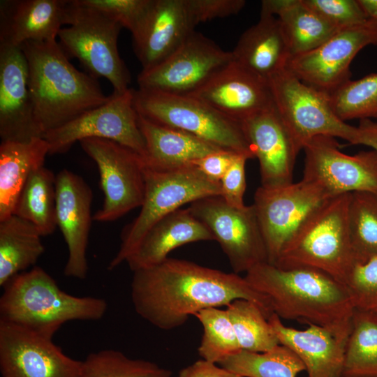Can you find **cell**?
<instances>
[{
	"instance_id": "1f68e13d",
	"label": "cell",
	"mask_w": 377,
	"mask_h": 377,
	"mask_svg": "<svg viewBox=\"0 0 377 377\" xmlns=\"http://www.w3.org/2000/svg\"><path fill=\"white\" fill-rule=\"evenodd\" d=\"M342 377H377V313L354 309Z\"/></svg>"
},
{
	"instance_id": "7bdbcfd3",
	"label": "cell",
	"mask_w": 377,
	"mask_h": 377,
	"mask_svg": "<svg viewBox=\"0 0 377 377\" xmlns=\"http://www.w3.org/2000/svg\"><path fill=\"white\" fill-rule=\"evenodd\" d=\"M251 157L239 154L220 181L221 197L229 205L243 208L244 195L246 190L245 166Z\"/></svg>"
},
{
	"instance_id": "7c38bea8",
	"label": "cell",
	"mask_w": 377,
	"mask_h": 377,
	"mask_svg": "<svg viewBox=\"0 0 377 377\" xmlns=\"http://www.w3.org/2000/svg\"><path fill=\"white\" fill-rule=\"evenodd\" d=\"M188 208L219 243L234 273H246L267 263V248L253 204L236 208L221 196H212L193 202Z\"/></svg>"
},
{
	"instance_id": "ffe728a7",
	"label": "cell",
	"mask_w": 377,
	"mask_h": 377,
	"mask_svg": "<svg viewBox=\"0 0 377 377\" xmlns=\"http://www.w3.org/2000/svg\"><path fill=\"white\" fill-rule=\"evenodd\" d=\"M43 137L28 87V65L20 47L0 44V138L28 142Z\"/></svg>"
},
{
	"instance_id": "7a4b0ae2",
	"label": "cell",
	"mask_w": 377,
	"mask_h": 377,
	"mask_svg": "<svg viewBox=\"0 0 377 377\" xmlns=\"http://www.w3.org/2000/svg\"><path fill=\"white\" fill-rule=\"evenodd\" d=\"M281 319L296 320L350 334L354 305L346 284L309 267L281 268L263 263L245 275Z\"/></svg>"
},
{
	"instance_id": "7402d4cb",
	"label": "cell",
	"mask_w": 377,
	"mask_h": 377,
	"mask_svg": "<svg viewBox=\"0 0 377 377\" xmlns=\"http://www.w3.org/2000/svg\"><path fill=\"white\" fill-rule=\"evenodd\" d=\"M194 29L185 0H153L141 31L133 39L142 70H148L167 59Z\"/></svg>"
},
{
	"instance_id": "9a60e30c",
	"label": "cell",
	"mask_w": 377,
	"mask_h": 377,
	"mask_svg": "<svg viewBox=\"0 0 377 377\" xmlns=\"http://www.w3.org/2000/svg\"><path fill=\"white\" fill-rule=\"evenodd\" d=\"M232 59V52L223 50L194 31L167 59L148 70H142L137 82L140 89L189 95Z\"/></svg>"
},
{
	"instance_id": "d6a6232c",
	"label": "cell",
	"mask_w": 377,
	"mask_h": 377,
	"mask_svg": "<svg viewBox=\"0 0 377 377\" xmlns=\"http://www.w3.org/2000/svg\"><path fill=\"white\" fill-rule=\"evenodd\" d=\"M219 364L242 377H297L305 371L300 359L281 344L265 353L242 350Z\"/></svg>"
},
{
	"instance_id": "ee69618b",
	"label": "cell",
	"mask_w": 377,
	"mask_h": 377,
	"mask_svg": "<svg viewBox=\"0 0 377 377\" xmlns=\"http://www.w3.org/2000/svg\"><path fill=\"white\" fill-rule=\"evenodd\" d=\"M238 153L220 149L192 163L209 179L220 182Z\"/></svg>"
},
{
	"instance_id": "d590c367",
	"label": "cell",
	"mask_w": 377,
	"mask_h": 377,
	"mask_svg": "<svg viewBox=\"0 0 377 377\" xmlns=\"http://www.w3.org/2000/svg\"><path fill=\"white\" fill-rule=\"evenodd\" d=\"M172 371L145 360L133 359L119 350L103 349L82 361L79 377H171Z\"/></svg>"
},
{
	"instance_id": "6da1fadb",
	"label": "cell",
	"mask_w": 377,
	"mask_h": 377,
	"mask_svg": "<svg viewBox=\"0 0 377 377\" xmlns=\"http://www.w3.org/2000/svg\"><path fill=\"white\" fill-rule=\"evenodd\" d=\"M133 272L134 309L160 330L177 328L202 309L227 306L238 299L256 303L267 318L273 313L268 299L234 272L171 258Z\"/></svg>"
},
{
	"instance_id": "e575fe53",
	"label": "cell",
	"mask_w": 377,
	"mask_h": 377,
	"mask_svg": "<svg viewBox=\"0 0 377 377\" xmlns=\"http://www.w3.org/2000/svg\"><path fill=\"white\" fill-rule=\"evenodd\" d=\"M348 226L355 262L377 256V194L350 193Z\"/></svg>"
},
{
	"instance_id": "30bf717a",
	"label": "cell",
	"mask_w": 377,
	"mask_h": 377,
	"mask_svg": "<svg viewBox=\"0 0 377 377\" xmlns=\"http://www.w3.org/2000/svg\"><path fill=\"white\" fill-rule=\"evenodd\" d=\"M79 142L97 165L103 193L93 220L111 222L141 207L145 191L142 156L110 140L90 138Z\"/></svg>"
},
{
	"instance_id": "bcb514c9",
	"label": "cell",
	"mask_w": 377,
	"mask_h": 377,
	"mask_svg": "<svg viewBox=\"0 0 377 377\" xmlns=\"http://www.w3.org/2000/svg\"><path fill=\"white\" fill-rule=\"evenodd\" d=\"M358 145L371 147L377 152V121L373 119H361L357 126Z\"/></svg>"
},
{
	"instance_id": "4dcf8cb0",
	"label": "cell",
	"mask_w": 377,
	"mask_h": 377,
	"mask_svg": "<svg viewBox=\"0 0 377 377\" xmlns=\"http://www.w3.org/2000/svg\"><path fill=\"white\" fill-rule=\"evenodd\" d=\"M13 214L25 219L41 235L52 234L56 228V176L42 166L29 177L17 199Z\"/></svg>"
},
{
	"instance_id": "9c48e42d",
	"label": "cell",
	"mask_w": 377,
	"mask_h": 377,
	"mask_svg": "<svg viewBox=\"0 0 377 377\" xmlns=\"http://www.w3.org/2000/svg\"><path fill=\"white\" fill-rule=\"evenodd\" d=\"M274 108L299 151L313 138H340L358 145V129L335 114L329 95L287 68L268 81Z\"/></svg>"
},
{
	"instance_id": "f35d334b",
	"label": "cell",
	"mask_w": 377,
	"mask_h": 377,
	"mask_svg": "<svg viewBox=\"0 0 377 377\" xmlns=\"http://www.w3.org/2000/svg\"><path fill=\"white\" fill-rule=\"evenodd\" d=\"M345 284L355 309L377 313V256L355 262Z\"/></svg>"
},
{
	"instance_id": "44dd1931",
	"label": "cell",
	"mask_w": 377,
	"mask_h": 377,
	"mask_svg": "<svg viewBox=\"0 0 377 377\" xmlns=\"http://www.w3.org/2000/svg\"><path fill=\"white\" fill-rule=\"evenodd\" d=\"M241 124L259 162L261 186L270 187L292 183L300 151L275 108L259 112Z\"/></svg>"
},
{
	"instance_id": "f546056e",
	"label": "cell",
	"mask_w": 377,
	"mask_h": 377,
	"mask_svg": "<svg viewBox=\"0 0 377 377\" xmlns=\"http://www.w3.org/2000/svg\"><path fill=\"white\" fill-rule=\"evenodd\" d=\"M42 235L15 214L0 221V286L36 264L45 251Z\"/></svg>"
},
{
	"instance_id": "83f0119b",
	"label": "cell",
	"mask_w": 377,
	"mask_h": 377,
	"mask_svg": "<svg viewBox=\"0 0 377 377\" xmlns=\"http://www.w3.org/2000/svg\"><path fill=\"white\" fill-rule=\"evenodd\" d=\"M50 146L43 137L28 142L1 141L0 145V221L13 214L19 195L30 175L44 166Z\"/></svg>"
},
{
	"instance_id": "60d3db41",
	"label": "cell",
	"mask_w": 377,
	"mask_h": 377,
	"mask_svg": "<svg viewBox=\"0 0 377 377\" xmlns=\"http://www.w3.org/2000/svg\"><path fill=\"white\" fill-rule=\"evenodd\" d=\"M304 2L339 29L362 24L370 19L358 0H304Z\"/></svg>"
},
{
	"instance_id": "2e32d148",
	"label": "cell",
	"mask_w": 377,
	"mask_h": 377,
	"mask_svg": "<svg viewBox=\"0 0 377 377\" xmlns=\"http://www.w3.org/2000/svg\"><path fill=\"white\" fill-rule=\"evenodd\" d=\"M377 45V22L337 31L309 52L292 56L286 68L305 84L330 94L350 80V66L365 47Z\"/></svg>"
},
{
	"instance_id": "5b68a950",
	"label": "cell",
	"mask_w": 377,
	"mask_h": 377,
	"mask_svg": "<svg viewBox=\"0 0 377 377\" xmlns=\"http://www.w3.org/2000/svg\"><path fill=\"white\" fill-rule=\"evenodd\" d=\"M350 193L329 198L302 225L274 265L309 267L345 284L355 263L348 226Z\"/></svg>"
},
{
	"instance_id": "4fadbf2b",
	"label": "cell",
	"mask_w": 377,
	"mask_h": 377,
	"mask_svg": "<svg viewBox=\"0 0 377 377\" xmlns=\"http://www.w3.org/2000/svg\"><path fill=\"white\" fill-rule=\"evenodd\" d=\"M43 138L49 144V154L65 153L76 142L90 138L114 141L137 152L143 158L146 153L132 89L122 94L112 93L106 103L46 133Z\"/></svg>"
},
{
	"instance_id": "e0dca14e",
	"label": "cell",
	"mask_w": 377,
	"mask_h": 377,
	"mask_svg": "<svg viewBox=\"0 0 377 377\" xmlns=\"http://www.w3.org/2000/svg\"><path fill=\"white\" fill-rule=\"evenodd\" d=\"M81 367L52 339L0 320L1 377H79Z\"/></svg>"
},
{
	"instance_id": "4316f807",
	"label": "cell",
	"mask_w": 377,
	"mask_h": 377,
	"mask_svg": "<svg viewBox=\"0 0 377 377\" xmlns=\"http://www.w3.org/2000/svg\"><path fill=\"white\" fill-rule=\"evenodd\" d=\"M138 125L146 146L144 162L151 169L179 168L221 149L191 134L157 124L139 114Z\"/></svg>"
},
{
	"instance_id": "3957f363",
	"label": "cell",
	"mask_w": 377,
	"mask_h": 377,
	"mask_svg": "<svg viewBox=\"0 0 377 377\" xmlns=\"http://www.w3.org/2000/svg\"><path fill=\"white\" fill-rule=\"evenodd\" d=\"M20 47L27 61L34 117L43 136L109 100L96 79L73 66L57 39L27 41Z\"/></svg>"
},
{
	"instance_id": "ac0fdd59",
	"label": "cell",
	"mask_w": 377,
	"mask_h": 377,
	"mask_svg": "<svg viewBox=\"0 0 377 377\" xmlns=\"http://www.w3.org/2000/svg\"><path fill=\"white\" fill-rule=\"evenodd\" d=\"M93 193L79 175L67 169L56 175V216L68 248L66 276L84 279L88 273L87 251L93 216Z\"/></svg>"
},
{
	"instance_id": "7dc6e473",
	"label": "cell",
	"mask_w": 377,
	"mask_h": 377,
	"mask_svg": "<svg viewBox=\"0 0 377 377\" xmlns=\"http://www.w3.org/2000/svg\"><path fill=\"white\" fill-rule=\"evenodd\" d=\"M367 16L377 22V0H358Z\"/></svg>"
},
{
	"instance_id": "484cf974",
	"label": "cell",
	"mask_w": 377,
	"mask_h": 377,
	"mask_svg": "<svg viewBox=\"0 0 377 377\" xmlns=\"http://www.w3.org/2000/svg\"><path fill=\"white\" fill-rule=\"evenodd\" d=\"M211 240L214 237L207 227L188 208H180L152 226L126 263L135 272L160 264L179 246Z\"/></svg>"
},
{
	"instance_id": "52a82bcc",
	"label": "cell",
	"mask_w": 377,
	"mask_h": 377,
	"mask_svg": "<svg viewBox=\"0 0 377 377\" xmlns=\"http://www.w3.org/2000/svg\"><path fill=\"white\" fill-rule=\"evenodd\" d=\"M66 25L57 37L68 58H76L94 78L107 79L113 93L130 89L131 74L117 47L120 24L80 0H68Z\"/></svg>"
},
{
	"instance_id": "277c9868",
	"label": "cell",
	"mask_w": 377,
	"mask_h": 377,
	"mask_svg": "<svg viewBox=\"0 0 377 377\" xmlns=\"http://www.w3.org/2000/svg\"><path fill=\"white\" fill-rule=\"evenodd\" d=\"M0 297V320L52 339L65 323L103 318L106 301L62 290L43 268L34 267L12 278Z\"/></svg>"
},
{
	"instance_id": "ab89813d",
	"label": "cell",
	"mask_w": 377,
	"mask_h": 377,
	"mask_svg": "<svg viewBox=\"0 0 377 377\" xmlns=\"http://www.w3.org/2000/svg\"><path fill=\"white\" fill-rule=\"evenodd\" d=\"M105 14L136 38L147 19L153 0H80Z\"/></svg>"
},
{
	"instance_id": "d4e9b609",
	"label": "cell",
	"mask_w": 377,
	"mask_h": 377,
	"mask_svg": "<svg viewBox=\"0 0 377 377\" xmlns=\"http://www.w3.org/2000/svg\"><path fill=\"white\" fill-rule=\"evenodd\" d=\"M232 54L236 62L267 82L285 70L292 57L279 19L263 14L241 35Z\"/></svg>"
},
{
	"instance_id": "8992f818",
	"label": "cell",
	"mask_w": 377,
	"mask_h": 377,
	"mask_svg": "<svg viewBox=\"0 0 377 377\" xmlns=\"http://www.w3.org/2000/svg\"><path fill=\"white\" fill-rule=\"evenodd\" d=\"M144 177L145 191L140 212L123 229L119 249L108 264V270L126 262L151 227L167 215L185 204L221 196L220 182L209 179L193 164L168 170L145 165Z\"/></svg>"
},
{
	"instance_id": "f6af8a7d",
	"label": "cell",
	"mask_w": 377,
	"mask_h": 377,
	"mask_svg": "<svg viewBox=\"0 0 377 377\" xmlns=\"http://www.w3.org/2000/svg\"><path fill=\"white\" fill-rule=\"evenodd\" d=\"M178 377H242L216 363L199 360L182 369Z\"/></svg>"
},
{
	"instance_id": "f1b7e54d",
	"label": "cell",
	"mask_w": 377,
	"mask_h": 377,
	"mask_svg": "<svg viewBox=\"0 0 377 377\" xmlns=\"http://www.w3.org/2000/svg\"><path fill=\"white\" fill-rule=\"evenodd\" d=\"M260 14L279 19L292 56L316 49L339 30L304 0H263Z\"/></svg>"
},
{
	"instance_id": "8fae6325",
	"label": "cell",
	"mask_w": 377,
	"mask_h": 377,
	"mask_svg": "<svg viewBox=\"0 0 377 377\" xmlns=\"http://www.w3.org/2000/svg\"><path fill=\"white\" fill-rule=\"evenodd\" d=\"M330 198L319 186L303 179L257 188L253 205L265 242L268 263H276L302 225Z\"/></svg>"
},
{
	"instance_id": "8d00e7d4",
	"label": "cell",
	"mask_w": 377,
	"mask_h": 377,
	"mask_svg": "<svg viewBox=\"0 0 377 377\" xmlns=\"http://www.w3.org/2000/svg\"><path fill=\"white\" fill-rule=\"evenodd\" d=\"M194 316L203 329L198 350L202 359L219 364L242 350L226 309L208 308L200 311Z\"/></svg>"
},
{
	"instance_id": "836d02e7",
	"label": "cell",
	"mask_w": 377,
	"mask_h": 377,
	"mask_svg": "<svg viewBox=\"0 0 377 377\" xmlns=\"http://www.w3.org/2000/svg\"><path fill=\"white\" fill-rule=\"evenodd\" d=\"M226 311L241 350L265 353L280 344L268 318L256 303L235 300L227 306Z\"/></svg>"
},
{
	"instance_id": "b9f144b4",
	"label": "cell",
	"mask_w": 377,
	"mask_h": 377,
	"mask_svg": "<svg viewBox=\"0 0 377 377\" xmlns=\"http://www.w3.org/2000/svg\"><path fill=\"white\" fill-rule=\"evenodd\" d=\"M194 27L201 22L238 14L244 7V0H185Z\"/></svg>"
},
{
	"instance_id": "cb8c5ba5",
	"label": "cell",
	"mask_w": 377,
	"mask_h": 377,
	"mask_svg": "<svg viewBox=\"0 0 377 377\" xmlns=\"http://www.w3.org/2000/svg\"><path fill=\"white\" fill-rule=\"evenodd\" d=\"M68 0H1L0 44L56 40L66 25Z\"/></svg>"
},
{
	"instance_id": "ba28073f",
	"label": "cell",
	"mask_w": 377,
	"mask_h": 377,
	"mask_svg": "<svg viewBox=\"0 0 377 377\" xmlns=\"http://www.w3.org/2000/svg\"><path fill=\"white\" fill-rule=\"evenodd\" d=\"M137 112L157 124L199 138L221 149L255 158L242 124L188 95L133 89Z\"/></svg>"
},
{
	"instance_id": "74e56055",
	"label": "cell",
	"mask_w": 377,
	"mask_h": 377,
	"mask_svg": "<svg viewBox=\"0 0 377 377\" xmlns=\"http://www.w3.org/2000/svg\"><path fill=\"white\" fill-rule=\"evenodd\" d=\"M328 95L335 114L342 121L377 119V73L350 80Z\"/></svg>"
},
{
	"instance_id": "5bb4252c",
	"label": "cell",
	"mask_w": 377,
	"mask_h": 377,
	"mask_svg": "<svg viewBox=\"0 0 377 377\" xmlns=\"http://www.w3.org/2000/svg\"><path fill=\"white\" fill-rule=\"evenodd\" d=\"M303 179L322 188L330 196L369 192L377 194V152L348 155L335 138L318 136L304 146Z\"/></svg>"
},
{
	"instance_id": "603a6c76",
	"label": "cell",
	"mask_w": 377,
	"mask_h": 377,
	"mask_svg": "<svg viewBox=\"0 0 377 377\" xmlns=\"http://www.w3.org/2000/svg\"><path fill=\"white\" fill-rule=\"evenodd\" d=\"M268 320L279 343L289 348L303 362L308 377H342L349 334L314 324L297 330L285 325L274 313Z\"/></svg>"
},
{
	"instance_id": "d6986e66",
	"label": "cell",
	"mask_w": 377,
	"mask_h": 377,
	"mask_svg": "<svg viewBox=\"0 0 377 377\" xmlns=\"http://www.w3.org/2000/svg\"><path fill=\"white\" fill-rule=\"evenodd\" d=\"M188 96L200 100L240 124L259 112L274 108L268 82L234 59Z\"/></svg>"
}]
</instances>
